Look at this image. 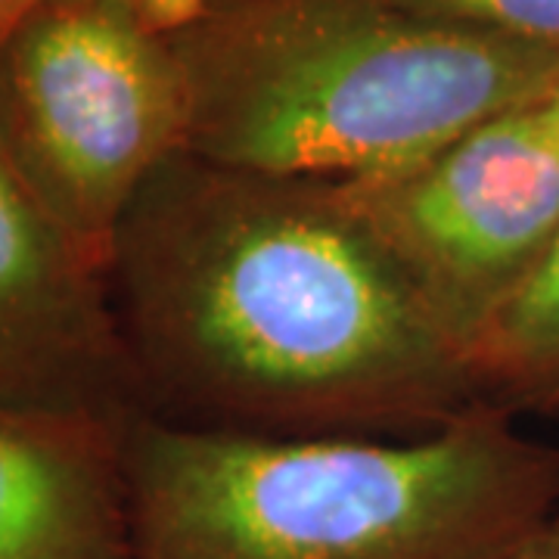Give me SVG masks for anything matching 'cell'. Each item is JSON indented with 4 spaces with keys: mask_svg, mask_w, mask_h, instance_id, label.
<instances>
[{
    "mask_svg": "<svg viewBox=\"0 0 559 559\" xmlns=\"http://www.w3.org/2000/svg\"><path fill=\"white\" fill-rule=\"evenodd\" d=\"M0 414L124 423L140 411L106 267L40 200L0 116Z\"/></svg>",
    "mask_w": 559,
    "mask_h": 559,
    "instance_id": "obj_6",
    "label": "cell"
},
{
    "mask_svg": "<svg viewBox=\"0 0 559 559\" xmlns=\"http://www.w3.org/2000/svg\"><path fill=\"white\" fill-rule=\"evenodd\" d=\"M423 20L559 50V0H389Z\"/></svg>",
    "mask_w": 559,
    "mask_h": 559,
    "instance_id": "obj_9",
    "label": "cell"
},
{
    "mask_svg": "<svg viewBox=\"0 0 559 559\" xmlns=\"http://www.w3.org/2000/svg\"><path fill=\"white\" fill-rule=\"evenodd\" d=\"M121 423L0 414V559H134Z\"/></svg>",
    "mask_w": 559,
    "mask_h": 559,
    "instance_id": "obj_7",
    "label": "cell"
},
{
    "mask_svg": "<svg viewBox=\"0 0 559 559\" xmlns=\"http://www.w3.org/2000/svg\"><path fill=\"white\" fill-rule=\"evenodd\" d=\"M134 559H513L559 513V444L479 401L426 436H246L134 414Z\"/></svg>",
    "mask_w": 559,
    "mask_h": 559,
    "instance_id": "obj_2",
    "label": "cell"
},
{
    "mask_svg": "<svg viewBox=\"0 0 559 559\" xmlns=\"http://www.w3.org/2000/svg\"><path fill=\"white\" fill-rule=\"evenodd\" d=\"M165 40L187 94V153L320 183L407 168L559 79V50L389 0H215Z\"/></svg>",
    "mask_w": 559,
    "mask_h": 559,
    "instance_id": "obj_3",
    "label": "cell"
},
{
    "mask_svg": "<svg viewBox=\"0 0 559 559\" xmlns=\"http://www.w3.org/2000/svg\"><path fill=\"white\" fill-rule=\"evenodd\" d=\"M481 401L559 419V237L466 348Z\"/></svg>",
    "mask_w": 559,
    "mask_h": 559,
    "instance_id": "obj_8",
    "label": "cell"
},
{
    "mask_svg": "<svg viewBox=\"0 0 559 559\" xmlns=\"http://www.w3.org/2000/svg\"><path fill=\"white\" fill-rule=\"evenodd\" d=\"M513 559H559V513L522 540Z\"/></svg>",
    "mask_w": 559,
    "mask_h": 559,
    "instance_id": "obj_11",
    "label": "cell"
},
{
    "mask_svg": "<svg viewBox=\"0 0 559 559\" xmlns=\"http://www.w3.org/2000/svg\"><path fill=\"white\" fill-rule=\"evenodd\" d=\"M106 283L140 411L180 426L407 439L481 401L333 183L180 150L119 221Z\"/></svg>",
    "mask_w": 559,
    "mask_h": 559,
    "instance_id": "obj_1",
    "label": "cell"
},
{
    "mask_svg": "<svg viewBox=\"0 0 559 559\" xmlns=\"http://www.w3.org/2000/svg\"><path fill=\"white\" fill-rule=\"evenodd\" d=\"M0 116L40 200L103 267L143 183L187 150L178 60L138 0H44L0 40Z\"/></svg>",
    "mask_w": 559,
    "mask_h": 559,
    "instance_id": "obj_4",
    "label": "cell"
},
{
    "mask_svg": "<svg viewBox=\"0 0 559 559\" xmlns=\"http://www.w3.org/2000/svg\"><path fill=\"white\" fill-rule=\"evenodd\" d=\"M535 116H538L540 128L547 131V138L554 140V146L559 150V79L547 87V94L540 100L532 103Z\"/></svg>",
    "mask_w": 559,
    "mask_h": 559,
    "instance_id": "obj_12",
    "label": "cell"
},
{
    "mask_svg": "<svg viewBox=\"0 0 559 559\" xmlns=\"http://www.w3.org/2000/svg\"><path fill=\"white\" fill-rule=\"evenodd\" d=\"M215 0H138V10L143 22L159 35V38H171L183 32L187 25L205 16V10Z\"/></svg>",
    "mask_w": 559,
    "mask_h": 559,
    "instance_id": "obj_10",
    "label": "cell"
},
{
    "mask_svg": "<svg viewBox=\"0 0 559 559\" xmlns=\"http://www.w3.org/2000/svg\"><path fill=\"white\" fill-rule=\"evenodd\" d=\"M333 187L463 358L559 237V150L532 103L407 168Z\"/></svg>",
    "mask_w": 559,
    "mask_h": 559,
    "instance_id": "obj_5",
    "label": "cell"
},
{
    "mask_svg": "<svg viewBox=\"0 0 559 559\" xmlns=\"http://www.w3.org/2000/svg\"><path fill=\"white\" fill-rule=\"evenodd\" d=\"M44 0H0V40L7 38L28 13H35Z\"/></svg>",
    "mask_w": 559,
    "mask_h": 559,
    "instance_id": "obj_13",
    "label": "cell"
}]
</instances>
